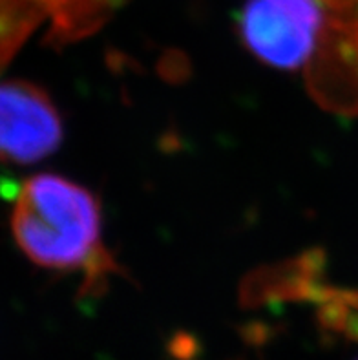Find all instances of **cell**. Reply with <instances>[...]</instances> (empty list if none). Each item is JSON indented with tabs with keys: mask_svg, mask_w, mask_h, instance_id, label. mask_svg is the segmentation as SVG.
<instances>
[{
	"mask_svg": "<svg viewBox=\"0 0 358 360\" xmlns=\"http://www.w3.org/2000/svg\"><path fill=\"white\" fill-rule=\"evenodd\" d=\"M101 207L79 183L57 174H35L15 191L11 231L27 260L53 271L114 267L103 247Z\"/></svg>",
	"mask_w": 358,
	"mask_h": 360,
	"instance_id": "6da1fadb",
	"label": "cell"
},
{
	"mask_svg": "<svg viewBox=\"0 0 358 360\" xmlns=\"http://www.w3.org/2000/svg\"><path fill=\"white\" fill-rule=\"evenodd\" d=\"M327 24L326 0H245L238 32L247 50L278 70H300Z\"/></svg>",
	"mask_w": 358,
	"mask_h": 360,
	"instance_id": "7a4b0ae2",
	"label": "cell"
},
{
	"mask_svg": "<svg viewBox=\"0 0 358 360\" xmlns=\"http://www.w3.org/2000/svg\"><path fill=\"white\" fill-rule=\"evenodd\" d=\"M64 124L42 88L0 79V161L32 165L57 152Z\"/></svg>",
	"mask_w": 358,
	"mask_h": 360,
	"instance_id": "3957f363",
	"label": "cell"
}]
</instances>
